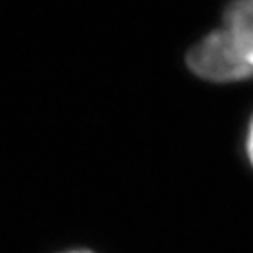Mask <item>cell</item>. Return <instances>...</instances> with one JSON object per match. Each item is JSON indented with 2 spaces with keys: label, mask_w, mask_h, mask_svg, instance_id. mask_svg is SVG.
I'll use <instances>...</instances> for the list:
<instances>
[{
  "label": "cell",
  "mask_w": 253,
  "mask_h": 253,
  "mask_svg": "<svg viewBox=\"0 0 253 253\" xmlns=\"http://www.w3.org/2000/svg\"><path fill=\"white\" fill-rule=\"evenodd\" d=\"M195 75L214 83L253 77V0H235L221 25L188 53Z\"/></svg>",
  "instance_id": "1"
},
{
  "label": "cell",
  "mask_w": 253,
  "mask_h": 253,
  "mask_svg": "<svg viewBox=\"0 0 253 253\" xmlns=\"http://www.w3.org/2000/svg\"><path fill=\"white\" fill-rule=\"evenodd\" d=\"M248 158L253 165V120H252V126H250V131H248Z\"/></svg>",
  "instance_id": "2"
}]
</instances>
